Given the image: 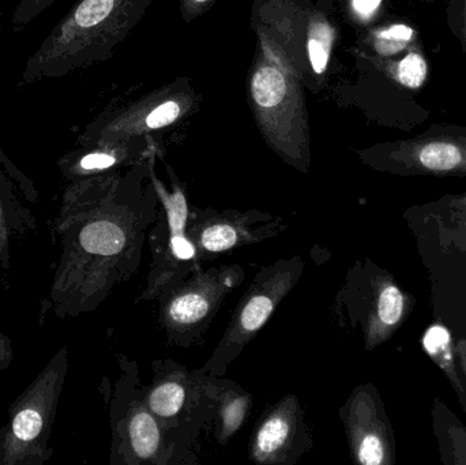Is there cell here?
<instances>
[{"label": "cell", "mask_w": 466, "mask_h": 465, "mask_svg": "<svg viewBox=\"0 0 466 465\" xmlns=\"http://www.w3.org/2000/svg\"><path fill=\"white\" fill-rule=\"evenodd\" d=\"M160 209L153 185L142 191L123 180L92 179L67 191L56 223L62 256L52 300L57 316L95 310L138 272Z\"/></svg>", "instance_id": "6da1fadb"}, {"label": "cell", "mask_w": 466, "mask_h": 465, "mask_svg": "<svg viewBox=\"0 0 466 465\" xmlns=\"http://www.w3.org/2000/svg\"><path fill=\"white\" fill-rule=\"evenodd\" d=\"M137 0H79L27 60L21 84L60 78L108 56L136 22Z\"/></svg>", "instance_id": "7a4b0ae2"}, {"label": "cell", "mask_w": 466, "mask_h": 465, "mask_svg": "<svg viewBox=\"0 0 466 465\" xmlns=\"http://www.w3.org/2000/svg\"><path fill=\"white\" fill-rule=\"evenodd\" d=\"M119 360L120 377L111 401V463H196L193 448L169 433L145 404L137 363L125 357Z\"/></svg>", "instance_id": "3957f363"}, {"label": "cell", "mask_w": 466, "mask_h": 465, "mask_svg": "<svg viewBox=\"0 0 466 465\" xmlns=\"http://www.w3.org/2000/svg\"><path fill=\"white\" fill-rule=\"evenodd\" d=\"M66 373L67 349L63 347L8 409L10 420L0 430V465H38L52 458L48 444Z\"/></svg>", "instance_id": "277c9868"}, {"label": "cell", "mask_w": 466, "mask_h": 465, "mask_svg": "<svg viewBox=\"0 0 466 465\" xmlns=\"http://www.w3.org/2000/svg\"><path fill=\"white\" fill-rule=\"evenodd\" d=\"M150 177L160 198L161 209L147 234V245L152 254V264L147 287L137 302L160 299L201 268L198 251L188 235L191 207L185 191L177 182L172 183V190H168L153 172Z\"/></svg>", "instance_id": "5b68a950"}, {"label": "cell", "mask_w": 466, "mask_h": 465, "mask_svg": "<svg viewBox=\"0 0 466 465\" xmlns=\"http://www.w3.org/2000/svg\"><path fill=\"white\" fill-rule=\"evenodd\" d=\"M303 270L304 261L299 256L281 258L263 267L238 300L228 328L212 357L199 370L209 376H226L229 366L257 338L282 300L299 283Z\"/></svg>", "instance_id": "8992f818"}, {"label": "cell", "mask_w": 466, "mask_h": 465, "mask_svg": "<svg viewBox=\"0 0 466 465\" xmlns=\"http://www.w3.org/2000/svg\"><path fill=\"white\" fill-rule=\"evenodd\" d=\"M240 265L198 268L157 300L158 324L169 343L190 349L212 327L224 300L244 281Z\"/></svg>", "instance_id": "52a82bcc"}, {"label": "cell", "mask_w": 466, "mask_h": 465, "mask_svg": "<svg viewBox=\"0 0 466 465\" xmlns=\"http://www.w3.org/2000/svg\"><path fill=\"white\" fill-rule=\"evenodd\" d=\"M152 369V381L142 388L145 404L169 433L193 448L212 423L201 371H188L174 360H155Z\"/></svg>", "instance_id": "ba28073f"}, {"label": "cell", "mask_w": 466, "mask_h": 465, "mask_svg": "<svg viewBox=\"0 0 466 465\" xmlns=\"http://www.w3.org/2000/svg\"><path fill=\"white\" fill-rule=\"evenodd\" d=\"M287 227L279 216L259 210L218 212L196 207L190 212L188 235L202 262L218 254L276 238Z\"/></svg>", "instance_id": "9c48e42d"}, {"label": "cell", "mask_w": 466, "mask_h": 465, "mask_svg": "<svg viewBox=\"0 0 466 465\" xmlns=\"http://www.w3.org/2000/svg\"><path fill=\"white\" fill-rule=\"evenodd\" d=\"M311 448L300 401L288 395L260 418L249 441V459L258 464L293 465Z\"/></svg>", "instance_id": "30bf717a"}, {"label": "cell", "mask_w": 466, "mask_h": 465, "mask_svg": "<svg viewBox=\"0 0 466 465\" xmlns=\"http://www.w3.org/2000/svg\"><path fill=\"white\" fill-rule=\"evenodd\" d=\"M393 158L408 168L451 174L466 172V128L432 127L423 136L394 147Z\"/></svg>", "instance_id": "8fae6325"}, {"label": "cell", "mask_w": 466, "mask_h": 465, "mask_svg": "<svg viewBox=\"0 0 466 465\" xmlns=\"http://www.w3.org/2000/svg\"><path fill=\"white\" fill-rule=\"evenodd\" d=\"M202 377L212 409L213 431L218 441L226 445L246 423L251 411V395L224 376L202 373Z\"/></svg>", "instance_id": "7c38bea8"}, {"label": "cell", "mask_w": 466, "mask_h": 465, "mask_svg": "<svg viewBox=\"0 0 466 465\" xmlns=\"http://www.w3.org/2000/svg\"><path fill=\"white\" fill-rule=\"evenodd\" d=\"M35 227L33 213L22 207L11 186L0 177V265L3 270L10 268L11 240Z\"/></svg>", "instance_id": "4fadbf2b"}, {"label": "cell", "mask_w": 466, "mask_h": 465, "mask_svg": "<svg viewBox=\"0 0 466 465\" xmlns=\"http://www.w3.org/2000/svg\"><path fill=\"white\" fill-rule=\"evenodd\" d=\"M331 43H333V30L325 19L312 22L309 35V55L312 70L322 74L328 67L330 56Z\"/></svg>", "instance_id": "5bb4252c"}, {"label": "cell", "mask_w": 466, "mask_h": 465, "mask_svg": "<svg viewBox=\"0 0 466 465\" xmlns=\"http://www.w3.org/2000/svg\"><path fill=\"white\" fill-rule=\"evenodd\" d=\"M415 30L405 24H394L375 35V49L383 56L399 54L413 40Z\"/></svg>", "instance_id": "9a60e30c"}, {"label": "cell", "mask_w": 466, "mask_h": 465, "mask_svg": "<svg viewBox=\"0 0 466 465\" xmlns=\"http://www.w3.org/2000/svg\"><path fill=\"white\" fill-rule=\"evenodd\" d=\"M394 78L408 89H419L427 78L426 59L419 52H410L394 68Z\"/></svg>", "instance_id": "2e32d148"}, {"label": "cell", "mask_w": 466, "mask_h": 465, "mask_svg": "<svg viewBox=\"0 0 466 465\" xmlns=\"http://www.w3.org/2000/svg\"><path fill=\"white\" fill-rule=\"evenodd\" d=\"M404 311V297L397 287L388 286L382 289L378 299V319L385 327H393L401 319Z\"/></svg>", "instance_id": "e0dca14e"}, {"label": "cell", "mask_w": 466, "mask_h": 465, "mask_svg": "<svg viewBox=\"0 0 466 465\" xmlns=\"http://www.w3.org/2000/svg\"><path fill=\"white\" fill-rule=\"evenodd\" d=\"M183 106L179 101L167 100L158 104L145 116L144 126L147 130H157L172 125L182 115Z\"/></svg>", "instance_id": "ac0fdd59"}, {"label": "cell", "mask_w": 466, "mask_h": 465, "mask_svg": "<svg viewBox=\"0 0 466 465\" xmlns=\"http://www.w3.org/2000/svg\"><path fill=\"white\" fill-rule=\"evenodd\" d=\"M116 163L117 157L114 153L92 152L78 161L76 169L78 172L104 171V169L112 168Z\"/></svg>", "instance_id": "d6986e66"}, {"label": "cell", "mask_w": 466, "mask_h": 465, "mask_svg": "<svg viewBox=\"0 0 466 465\" xmlns=\"http://www.w3.org/2000/svg\"><path fill=\"white\" fill-rule=\"evenodd\" d=\"M449 340H451V336H449L448 330L437 325V327L430 328L427 330L426 336H424V347L430 354L435 355L448 346Z\"/></svg>", "instance_id": "ffe728a7"}, {"label": "cell", "mask_w": 466, "mask_h": 465, "mask_svg": "<svg viewBox=\"0 0 466 465\" xmlns=\"http://www.w3.org/2000/svg\"><path fill=\"white\" fill-rule=\"evenodd\" d=\"M382 0H352L353 8L359 15L369 18L380 7Z\"/></svg>", "instance_id": "44dd1931"}, {"label": "cell", "mask_w": 466, "mask_h": 465, "mask_svg": "<svg viewBox=\"0 0 466 465\" xmlns=\"http://www.w3.org/2000/svg\"><path fill=\"white\" fill-rule=\"evenodd\" d=\"M13 360V346L7 336L0 333V369L5 370Z\"/></svg>", "instance_id": "7402d4cb"}, {"label": "cell", "mask_w": 466, "mask_h": 465, "mask_svg": "<svg viewBox=\"0 0 466 465\" xmlns=\"http://www.w3.org/2000/svg\"><path fill=\"white\" fill-rule=\"evenodd\" d=\"M191 3H193V5H205V3H208L209 2V0H190Z\"/></svg>", "instance_id": "603a6c76"}, {"label": "cell", "mask_w": 466, "mask_h": 465, "mask_svg": "<svg viewBox=\"0 0 466 465\" xmlns=\"http://www.w3.org/2000/svg\"><path fill=\"white\" fill-rule=\"evenodd\" d=\"M464 15H465V25H466V2H465V5H464Z\"/></svg>", "instance_id": "cb8c5ba5"}]
</instances>
